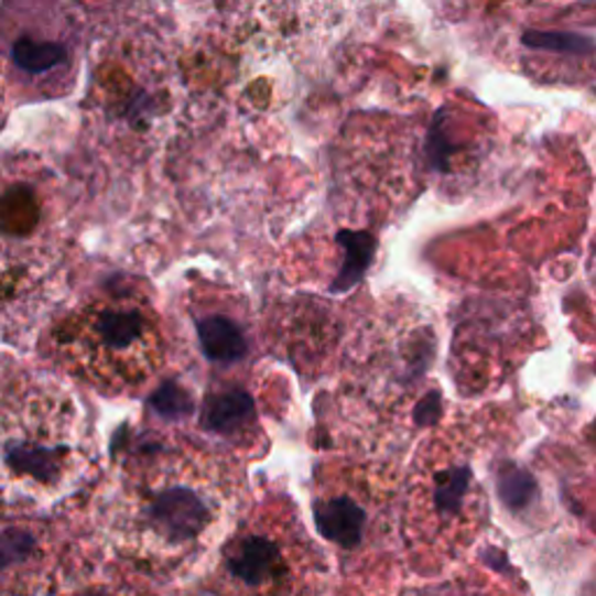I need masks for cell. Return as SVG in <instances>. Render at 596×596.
Returning <instances> with one entry per match:
<instances>
[{"label":"cell","instance_id":"4fadbf2b","mask_svg":"<svg viewBox=\"0 0 596 596\" xmlns=\"http://www.w3.org/2000/svg\"><path fill=\"white\" fill-rule=\"evenodd\" d=\"M585 3H594V0H585Z\"/></svg>","mask_w":596,"mask_h":596},{"label":"cell","instance_id":"ba28073f","mask_svg":"<svg viewBox=\"0 0 596 596\" xmlns=\"http://www.w3.org/2000/svg\"><path fill=\"white\" fill-rule=\"evenodd\" d=\"M254 422V403L240 389H219V392L205 399L201 424L208 434L221 438H236L248 431Z\"/></svg>","mask_w":596,"mask_h":596},{"label":"cell","instance_id":"277c9868","mask_svg":"<svg viewBox=\"0 0 596 596\" xmlns=\"http://www.w3.org/2000/svg\"><path fill=\"white\" fill-rule=\"evenodd\" d=\"M6 73L17 89L33 96H61L71 89L79 29L66 0H6Z\"/></svg>","mask_w":596,"mask_h":596},{"label":"cell","instance_id":"8fae6325","mask_svg":"<svg viewBox=\"0 0 596 596\" xmlns=\"http://www.w3.org/2000/svg\"><path fill=\"white\" fill-rule=\"evenodd\" d=\"M522 45L537 52H554L571 56H587L596 50V43L587 35L568 33V31H524Z\"/></svg>","mask_w":596,"mask_h":596},{"label":"cell","instance_id":"9c48e42d","mask_svg":"<svg viewBox=\"0 0 596 596\" xmlns=\"http://www.w3.org/2000/svg\"><path fill=\"white\" fill-rule=\"evenodd\" d=\"M196 334L205 357L215 364H236L248 355L242 326L224 313H208L196 319Z\"/></svg>","mask_w":596,"mask_h":596},{"label":"cell","instance_id":"8992f818","mask_svg":"<svg viewBox=\"0 0 596 596\" xmlns=\"http://www.w3.org/2000/svg\"><path fill=\"white\" fill-rule=\"evenodd\" d=\"M418 478L415 506L424 512L422 524H429V531L445 529L464 516L473 485L470 466L452 462L438 466V459H431L429 470Z\"/></svg>","mask_w":596,"mask_h":596},{"label":"cell","instance_id":"52a82bcc","mask_svg":"<svg viewBox=\"0 0 596 596\" xmlns=\"http://www.w3.org/2000/svg\"><path fill=\"white\" fill-rule=\"evenodd\" d=\"M315 522L324 539L355 552L361 550L366 537L373 531L376 518L355 489H336L315 499Z\"/></svg>","mask_w":596,"mask_h":596},{"label":"cell","instance_id":"5b68a950","mask_svg":"<svg viewBox=\"0 0 596 596\" xmlns=\"http://www.w3.org/2000/svg\"><path fill=\"white\" fill-rule=\"evenodd\" d=\"M303 550L296 531L273 520H252L226 541L219 583L229 596H294Z\"/></svg>","mask_w":596,"mask_h":596},{"label":"cell","instance_id":"7c38bea8","mask_svg":"<svg viewBox=\"0 0 596 596\" xmlns=\"http://www.w3.org/2000/svg\"><path fill=\"white\" fill-rule=\"evenodd\" d=\"M533 491L537 485L520 468H508L499 476V495L510 508H524L533 499Z\"/></svg>","mask_w":596,"mask_h":596},{"label":"cell","instance_id":"3957f363","mask_svg":"<svg viewBox=\"0 0 596 596\" xmlns=\"http://www.w3.org/2000/svg\"><path fill=\"white\" fill-rule=\"evenodd\" d=\"M6 480L19 495L52 497L66 487L82 464L77 413L71 403L40 392L6 401Z\"/></svg>","mask_w":596,"mask_h":596},{"label":"cell","instance_id":"6da1fadb","mask_svg":"<svg viewBox=\"0 0 596 596\" xmlns=\"http://www.w3.org/2000/svg\"><path fill=\"white\" fill-rule=\"evenodd\" d=\"M108 518L115 539L138 557L182 562L224 522V476L182 452L140 449L119 476Z\"/></svg>","mask_w":596,"mask_h":596},{"label":"cell","instance_id":"7a4b0ae2","mask_svg":"<svg viewBox=\"0 0 596 596\" xmlns=\"http://www.w3.org/2000/svg\"><path fill=\"white\" fill-rule=\"evenodd\" d=\"M61 345L82 373L110 387L140 384L159 366V324L131 296L94 299L64 326Z\"/></svg>","mask_w":596,"mask_h":596},{"label":"cell","instance_id":"30bf717a","mask_svg":"<svg viewBox=\"0 0 596 596\" xmlns=\"http://www.w3.org/2000/svg\"><path fill=\"white\" fill-rule=\"evenodd\" d=\"M17 596H133L129 587H119L106 578H96L89 573H75V578L66 575L61 578L56 575L54 581L37 583L35 587L24 589Z\"/></svg>","mask_w":596,"mask_h":596}]
</instances>
